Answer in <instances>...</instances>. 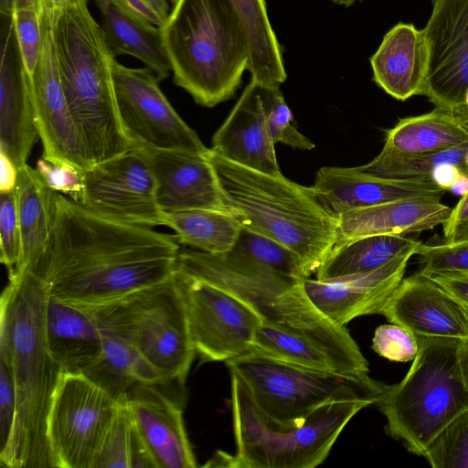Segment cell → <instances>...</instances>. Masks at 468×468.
Wrapping results in <instances>:
<instances>
[{"instance_id":"obj_1","label":"cell","mask_w":468,"mask_h":468,"mask_svg":"<svg viewBox=\"0 0 468 468\" xmlns=\"http://www.w3.org/2000/svg\"><path fill=\"white\" fill-rule=\"evenodd\" d=\"M179 252L176 235L106 218L58 193L49 238L27 266L50 297L90 306L168 280Z\"/></svg>"},{"instance_id":"obj_2","label":"cell","mask_w":468,"mask_h":468,"mask_svg":"<svg viewBox=\"0 0 468 468\" xmlns=\"http://www.w3.org/2000/svg\"><path fill=\"white\" fill-rule=\"evenodd\" d=\"M48 296L29 266L9 276L0 301V356L11 367L16 417L11 440L0 452L7 468H56L48 439L52 398L64 373L51 356L45 334Z\"/></svg>"},{"instance_id":"obj_3","label":"cell","mask_w":468,"mask_h":468,"mask_svg":"<svg viewBox=\"0 0 468 468\" xmlns=\"http://www.w3.org/2000/svg\"><path fill=\"white\" fill-rule=\"evenodd\" d=\"M176 271L220 287L250 304L263 322L304 336L321 347L338 372L368 375V363L346 326L326 318L312 303L304 278L290 275L230 250L179 252Z\"/></svg>"},{"instance_id":"obj_4","label":"cell","mask_w":468,"mask_h":468,"mask_svg":"<svg viewBox=\"0 0 468 468\" xmlns=\"http://www.w3.org/2000/svg\"><path fill=\"white\" fill-rule=\"evenodd\" d=\"M225 205L246 229L292 252L307 276L332 250L338 220L319 200L314 186L232 163L210 148Z\"/></svg>"},{"instance_id":"obj_5","label":"cell","mask_w":468,"mask_h":468,"mask_svg":"<svg viewBox=\"0 0 468 468\" xmlns=\"http://www.w3.org/2000/svg\"><path fill=\"white\" fill-rule=\"evenodd\" d=\"M52 24L65 97L92 165L130 150L115 99V57L88 0H74Z\"/></svg>"},{"instance_id":"obj_6","label":"cell","mask_w":468,"mask_h":468,"mask_svg":"<svg viewBox=\"0 0 468 468\" xmlns=\"http://www.w3.org/2000/svg\"><path fill=\"white\" fill-rule=\"evenodd\" d=\"M160 30L176 85L205 107L234 95L250 48L230 0H178Z\"/></svg>"},{"instance_id":"obj_7","label":"cell","mask_w":468,"mask_h":468,"mask_svg":"<svg viewBox=\"0 0 468 468\" xmlns=\"http://www.w3.org/2000/svg\"><path fill=\"white\" fill-rule=\"evenodd\" d=\"M231 374L234 455L218 452L204 466L230 468H314L328 456L343 429L371 399L324 405L304 420L281 423L255 404L245 383Z\"/></svg>"},{"instance_id":"obj_8","label":"cell","mask_w":468,"mask_h":468,"mask_svg":"<svg viewBox=\"0 0 468 468\" xmlns=\"http://www.w3.org/2000/svg\"><path fill=\"white\" fill-rule=\"evenodd\" d=\"M419 350L404 378L387 386L377 403L386 432L422 456L435 437L468 410V389L458 363L460 339L417 336Z\"/></svg>"},{"instance_id":"obj_9","label":"cell","mask_w":468,"mask_h":468,"mask_svg":"<svg viewBox=\"0 0 468 468\" xmlns=\"http://www.w3.org/2000/svg\"><path fill=\"white\" fill-rule=\"evenodd\" d=\"M226 365L242 379L259 409L281 423L301 422L335 401L371 399L377 404L387 388L368 375L318 371L251 352Z\"/></svg>"},{"instance_id":"obj_10","label":"cell","mask_w":468,"mask_h":468,"mask_svg":"<svg viewBox=\"0 0 468 468\" xmlns=\"http://www.w3.org/2000/svg\"><path fill=\"white\" fill-rule=\"evenodd\" d=\"M119 400L81 372H64L48 418L56 468H95Z\"/></svg>"},{"instance_id":"obj_11","label":"cell","mask_w":468,"mask_h":468,"mask_svg":"<svg viewBox=\"0 0 468 468\" xmlns=\"http://www.w3.org/2000/svg\"><path fill=\"white\" fill-rule=\"evenodd\" d=\"M115 99L122 130L132 146L208 154L197 133L178 115L148 68L112 61Z\"/></svg>"},{"instance_id":"obj_12","label":"cell","mask_w":468,"mask_h":468,"mask_svg":"<svg viewBox=\"0 0 468 468\" xmlns=\"http://www.w3.org/2000/svg\"><path fill=\"white\" fill-rule=\"evenodd\" d=\"M192 342L204 362L228 361L250 352L262 323L259 314L235 294L176 271Z\"/></svg>"},{"instance_id":"obj_13","label":"cell","mask_w":468,"mask_h":468,"mask_svg":"<svg viewBox=\"0 0 468 468\" xmlns=\"http://www.w3.org/2000/svg\"><path fill=\"white\" fill-rule=\"evenodd\" d=\"M135 343L140 357L163 385L184 383L196 350L176 272L168 280L143 290Z\"/></svg>"},{"instance_id":"obj_14","label":"cell","mask_w":468,"mask_h":468,"mask_svg":"<svg viewBox=\"0 0 468 468\" xmlns=\"http://www.w3.org/2000/svg\"><path fill=\"white\" fill-rule=\"evenodd\" d=\"M76 202L118 221L149 228L165 226L154 175L134 147L83 172L82 191Z\"/></svg>"},{"instance_id":"obj_15","label":"cell","mask_w":468,"mask_h":468,"mask_svg":"<svg viewBox=\"0 0 468 468\" xmlns=\"http://www.w3.org/2000/svg\"><path fill=\"white\" fill-rule=\"evenodd\" d=\"M40 15V54L35 72L29 78L35 122L43 147L42 158L52 163L70 165L83 173L92 163L65 97L53 24L42 1Z\"/></svg>"},{"instance_id":"obj_16","label":"cell","mask_w":468,"mask_h":468,"mask_svg":"<svg viewBox=\"0 0 468 468\" xmlns=\"http://www.w3.org/2000/svg\"><path fill=\"white\" fill-rule=\"evenodd\" d=\"M422 29L428 69L422 95L435 108L452 112L465 109L468 90V0H431Z\"/></svg>"},{"instance_id":"obj_17","label":"cell","mask_w":468,"mask_h":468,"mask_svg":"<svg viewBox=\"0 0 468 468\" xmlns=\"http://www.w3.org/2000/svg\"><path fill=\"white\" fill-rule=\"evenodd\" d=\"M142 292L100 304L79 306L96 324L102 344L101 357L81 373L117 400L133 383L163 385L157 374L142 360L136 347L135 324Z\"/></svg>"},{"instance_id":"obj_18","label":"cell","mask_w":468,"mask_h":468,"mask_svg":"<svg viewBox=\"0 0 468 468\" xmlns=\"http://www.w3.org/2000/svg\"><path fill=\"white\" fill-rule=\"evenodd\" d=\"M132 147L139 150L154 175L156 200L162 211H229L209 154Z\"/></svg>"},{"instance_id":"obj_19","label":"cell","mask_w":468,"mask_h":468,"mask_svg":"<svg viewBox=\"0 0 468 468\" xmlns=\"http://www.w3.org/2000/svg\"><path fill=\"white\" fill-rule=\"evenodd\" d=\"M410 250L373 271L318 280L304 279L306 292L314 305L334 324L346 326L353 319L380 314L403 279Z\"/></svg>"},{"instance_id":"obj_20","label":"cell","mask_w":468,"mask_h":468,"mask_svg":"<svg viewBox=\"0 0 468 468\" xmlns=\"http://www.w3.org/2000/svg\"><path fill=\"white\" fill-rule=\"evenodd\" d=\"M380 314L416 336L468 338L466 307L420 271L402 279Z\"/></svg>"},{"instance_id":"obj_21","label":"cell","mask_w":468,"mask_h":468,"mask_svg":"<svg viewBox=\"0 0 468 468\" xmlns=\"http://www.w3.org/2000/svg\"><path fill=\"white\" fill-rule=\"evenodd\" d=\"M158 385L136 382L126 391V401L156 468H196L180 406Z\"/></svg>"},{"instance_id":"obj_22","label":"cell","mask_w":468,"mask_h":468,"mask_svg":"<svg viewBox=\"0 0 468 468\" xmlns=\"http://www.w3.org/2000/svg\"><path fill=\"white\" fill-rule=\"evenodd\" d=\"M325 208L335 218L356 209L412 198L441 200L445 190L433 181H399L369 176L356 167H321L314 184Z\"/></svg>"},{"instance_id":"obj_23","label":"cell","mask_w":468,"mask_h":468,"mask_svg":"<svg viewBox=\"0 0 468 468\" xmlns=\"http://www.w3.org/2000/svg\"><path fill=\"white\" fill-rule=\"evenodd\" d=\"M37 137L30 78L23 67L10 19L1 45L0 152L19 169L27 165Z\"/></svg>"},{"instance_id":"obj_24","label":"cell","mask_w":468,"mask_h":468,"mask_svg":"<svg viewBox=\"0 0 468 468\" xmlns=\"http://www.w3.org/2000/svg\"><path fill=\"white\" fill-rule=\"evenodd\" d=\"M212 151L225 159L271 176L282 175L276 158L261 95L250 80L212 138Z\"/></svg>"},{"instance_id":"obj_25","label":"cell","mask_w":468,"mask_h":468,"mask_svg":"<svg viewBox=\"0 0 468 468\" xmlns=\"http://www.w3.org/2000/svg\"><path fill=\"white\" fill-rule=\"evenodd\" d=\"M452 208L441 200L402 199L352 210L337 218L333 248L356 239L376 235H406L442 225Z\"/></svg>"},{"instance_id":"obj_26","label":"cell","mask_w":468,"mask_h":468,"mask_svg":"<svg viewBox=\"0 0 468 468\" xmlns=\"http://www.w3.org/2000/svg\"><path fill=\"white\" fill-rule=\"evenodd\" d=\"M373 80L388 95L406 101L422 95L428 51L422 29L399 22L389 29L370 58Z\"/></svg>"},{"instance_id":"obj_27","label":"cell","mask_w":468,"mask_h":468,"mask_svg":"<svg viewBox=\"0 0 468 468\" xmlns=\"http://www.w3.org/2000/svg\"><path fill=\"white\" fill-rule=\"evenodd\" d=\"M45 334L48 350L64 372H83L101 357V337L94 321L79 306L49 295Z\"/></svg>"},{"instance_id":"obj_28","label":"cell","mask_w":468,"mask_h":468,"mask_svg":"<svg viewBox=\"0 0 468 468\" xmlns=\"http://www.w3.org/2000/svg\"><path fill=\"white\" fill-rule=\"evenodd\" d=\"M94 2L101 15L104 38L113 56H133L151 69L159 81L165 80L172 68L160 27L128 15L110 0Z\"/></svg>"},{"instance_id":"obj_29","label":"cell","mask_w":468,"mask_h":468,"mask_svg":"<svg viewBox=\"0 0 468 468\" xmlns=\"http://www.w3.org/2000/svg\"><path fill=\"white\" fill-rule=\"evenodd\" d=\"M468 144V131L455 112L435 108L400 119L385 137L381 154L416 155L442 152Z\"/></svg>"},{"instance_id":"obj_30","label":"cell","mask_w":468,"mask_h":468,"mask_svg":"<svg viewBox=\"0 0 468 468\" xmlns=\"http://www.w3.org/2000/svg\"><path fill=\"white\" fill-rule=\"evenodd\" d=\"M58 193L45 182L37 168L27 164L18 169L15 195L22 258L17 271L25 268L47 243L55 220Z\"/></svg>"},{"instance_id":"obj_31","label":"cell","mask_w":468,"mask_h":468,"mask_svg":"<svg viewBox=\"0 0 468 468\" xmlns=\"http://www.w3.org/2000/svg\"><path fill=\"white\" fill-rule=\"evenodd\" d=\"M420 241L405 235H376L351 240L333 248L315 272V279L327 280L380 268Z\"/></svg>"},{"instance_id":"obj_32","label":"cell","mask_w":468,"mask_h":468,"mask_svg":"<svg viewBox=\"0 0 468 468\" xmlns=\"http://www.w3.org/2000/svg\"><path fill=\"white\" fill-rule=\"evenodd\" d=\"M248 36L251 80L280 86L286 80L281 46L271 26L264 0H230Z\"/></svg>"},{"instance_id":"obj_33","label":"cell","mask_w":468,"mask_h":468,"mask_svg":"<svg viewBox=\"0 0 468 468\" xmlns=\"http://www.w3.org/2000/svg\"><path fill=\"white\" fill-rule=\"evenodd\" d=\"M165 226L176 231L180 244L211 254L230 251L243 228L230 212L217 209L165 212Z\"/></svg>"},{"instance_id":"obj_34","label":"cell","mask_w":468,"mask_h":468,"mask_svg":"<svg viewBox=\"0 0 468 468\" xmlns=\"http://www.w3.org/2000/svg\"><path fill=\"white\" fill-rule=\"evenodd\" d=\"M250 352L314 370L338 372L331 357L316 344L263 321L258 328Z\"/></svg>"},{"instance_id":"obj_35","label":"cell","mask_w":468,"mask_h":468,"mask_svg":"<svg viewBox=\"0 0 468 468\" xmlns=\"http://www.w3.org/2000/svg\"><path fill=\"white\" fill-rule=\"evenodd\" d=\"M95 468H156L135 427L125 394L119 399Z\"/></svg>"},{"instance_id":"obj_36","label":"cell","mask_w":468,"mask_h":468,"mask_svg":"<svg viewBox=\"0 0 468 468\" xmlns=\"http://www.w3.org/2000/svg\"><path fill=\"white\" fill-rule=\"evenodd\" d=\"M467 152L468 144L426 154L391 155L379 153L371 162L357 168L369 176L384 179L432 181V170L441 163L454 164L467 174L465 166Z\"/></svg>"},{"instance_id":"obj_37","label":"cell","mask_w":468,"mask_h":468,"mask_svg":"<svg viewBox=\"0 0 468 468\" xmlns=\"http://www.w3.org/2000/svg\"><path fill=\"white\" fill-rule=\"evenodd\" d=\"M232 250L262 265L301 278H309L301 261L280 243L242 228Z\"/></svg>"},{"instance_id":"obj_38","label":"cell","mask_w":468,"mask_h":468,"mask_svg":"<svg viewBox=\"0 0 468 468\" xmlns=\"http://www.w3.org/2000/svg\"><path fill=\"white\" fill-rule=\"evenodd\" d=\"M422 456L432 468H468V410L449 423Z\"/></svg>"},{"instance_id":"obj_39","label":"cell","mask_w":468,"mask_h":468,"mask_svg":"<svg viewBox=\"0 0 468 468\" xmlns=\"http://www.w3.org/2000/svg\"><path fill=\"white\" fill-rule=\"evenodd\" d=\"M261 95L273 143H282L299 150H313L314 144L292 124V112L286 104L279 86L261 83Z\"/></svg>"},{"instance_id":"obj_40","label":"cell","mask_w":468,"mask_h":468,"mask_svg":"<svg viewBox=\"0 0 468 468\" xmlns=\"http://www.w3.org/2000/svg\"><path fill=\"white\" fill-rule=\"evenodd\" d=\"M41 0L16 8L10 17L23 67L31 78L41 48Z\"/></svg>"},{"instance_id":"obj_41","label":"cell","mask_w":468,"mask_h":468,"mask_svg":"<svg viewBox=\"0 0 468 468\" xmlns=\"http://www.w3.org/2000/svg\"><path fill=\"white\" fill-rule=\"evenodd\" d=\"M416 254L420 258V272L468 274V239L454 242L420 243Z\"/></svg>"},{"instance_id":"obj_42","label":"cell","mask_w":468,"mask_h":468,"mask_svg":"<svg viewBox=\"0 0 468 468\" xmlns=\"http://www.w3.org/2000/svg\"><path fill=\"white\" fill-rule=\"evenodd\" d=\"M22 240L15 189L0 192V260L9 275L19 268Z\"/></svg>"},{"instance_id":"obj_43","label":"cell","mask_w":468,"mask_h":468,"mask_svg":"<svg viewBox=\"0 0 468 468\" xmlns=\"http://www.w3.org/2000/svg\"><path fill=\"white\" fill-rule=\"evenodd\" d=\"M372 348L380 356L390 361L408 362L418 354L417 336L405 327L397 324H382L376 328Z\"/></svg>"},{"instance_id":"obj_44","label":"cell","mask_w":468,"mask_h":468,"mask_svg":"<svg viewBox=\"0 0 468 468\" xmlns=\"http://www.w3.org/2000/svg\"><path fill=\"white\" fill-rule=\"evenodd\" d=\"M16 417V391L9 362L0 356V452L8 445Z\"/></svg>"},{"instance_id":"obj_45","label":"cell","mask_w":468,"mask_h":468,"mask_svg":"<svg viewBox=\"0 0 468 468\" xmlns=\"http://www.w3.org/2000/svg\"><path fill=\"white\" fill-rule=\"evenodd\" d=\"M36 168L52 189L78 201L83 186L82 172L70 165L52 163L42 157Z\"/></svg>"},{"instance_id":"obj_46","label":"cell","mask_w":468,"mask_h":468,"mask_svg":"<svg viewBox=\"0 0 468 468\" xmlns=\"http://www.w3.org/2000/svg\"><path fill=\"white\" fill-rule=\"evenodd\" d=\"M444 240L454 242L468 239V194L463 196L452 208L442 224Z\"/></svg>"},{"instance_id":"obj_47","label":"cell","mask_w":468,"mask_h":468,"mask_svg":"<svg viewBox=\"0 0 468 468\" xmlns=\"http://www.w3.org/2000/svg\"><path fill=\"white\" fill-rule=\"evenodd\" d=\"M128 15L160 27L165 21L144 0H110Z\"/></svg>"},{"instance_id":"obj_48","label":"cell","mask_w":468,"mask_h":468,"mask_svg":"<svg viewBox=\"0 0 468 468\" xmlns=\"http://www.w3.org/2000/svg\"><path fill=\"white\" fill-rule=\"evenodd\" d=\"M430 277L447 290L463 305L468 307L467 273H441L430 275Z\"/></svg>"},{"instance_id":"obj_49","label":"cell","mask_w":468,"mask_h":468,"mask_svg":"<svg viewBox=\"0 0 468 468\" xmlns=\"http://www.w3.org/2000/svg\"><path fill=\"white\" fill-rule=\"evenodd\" d=\"M466 174L463 169L452 163L437 165L431 174V180L443 190H450L461 175ZM467 175V174H466Z\"/></svg>"},{"instance_id":"obj_50","label":"cell","mask_w":468,"mask_h":468,"mask_svg":"<svg viewBox=\"0 0 468 468\" xmlns=\"http://www.w3.org/2000/svg\"><path fill=\"white\" fill-rule=\"evenodd\" d=\"M0 192L13 191L17 181L18 168L2 152H0Z\"/></svg>"},{"instance_id":"obj_51","label":"cell","mask_w":468,"mask_h":468,"mask_svg":"<svg viewBox=\"0 0 468 468\" xmlns=\"http://www.w3.org/2000/svg\"><path fill=\"white\" fill-rule=\"evenodd\" d=\"M458 363L465 388L468 389V338L460 339L458 344Z\"/></svg>"},{"instance_id":"obj_52","label":"cell","mask_w":468,"mask_h":468,"mask_svg":"<svg viewBox=\"0 0 468 468\" xmlns=\"http://www.w3.org/2000/svg\"><path fill=\"white\" fill-rule=\"evenodd\" d=\"M74 0H42L44 8L52 22H56L67 6Z\"/></svg>"},{"instance_id":"obj_53","label":"cell","mask_w":468,"mask_h":468,"mask_svg":"<svg viewBox=\"0 0 468 468\" xmlns=\"http://www.w3.org/2000/svg\"><path fill=\"white\" fill-rule=\"evenodd\" d=\"M38 0H0V10L3 16L11 17L14 10L19 6L37 2Z\"/></svg>"},{"instance_id":"obj_54","label":"cell","mask_w":468,"mask_h":468,"mask_svg":"<svg viewBox=\"0 0 468 468\" xmlns=\"http://www.w3.org/2000/svg\"><path fill=\"white\" fill-rule=\"evenodd\" d=\"M147 2L155 12L163 18L165 22L171 12L168 5V0H144Z\"/></svg>"},{"instance_id":"obj_55","label":"cell","mask_w":468,"mask_h":468,"mask_svg":"<svg viewBox=\"0 0 468 468\" xmlns=\"http://www.w3.org/2000/svg\"><path fill=\"white\" fill-rule=\"evenodd\" d=\"M450 190L457 196H464L468 194V175L463 174L454 182Z\"/></svg>"},{"instance_id":"obj_56","label":"cell","mask_w":468,"mask_h":468,"mask_svg":"<svg viewBox=\"0 0 468 468\" xmlns=\"http://www.w3.org/2000/svg\"><path fill=\"white\" fill-rule=\"evenodd\" d=\"M462 125L468 131V111L463 109L455 112Z\"/></svg>"},{"instance_id":"obj_57","label":"cell","mask_w":468,"mask_h":468,"mask_svg":"<svg viewBox=\"0 0 468 468\" xmlns=\"http://www.w3.org/2000/svg\"><path fill=\"white\" fill-rule=\"evenodd\" d=\"M334 3H336L338 5H344L346 6H349L352 4H354L356 0H331Z\"/></svg>"},{"instance_id":"obj_58","label":"cell","mask_w":468,"mask_h":468,"mask_svg":"<svg viewBox=\"0 0 468 468\" xmlns=\"http://www.w3.org/2000/svg\"><path fill=\"white\" fill-rule=\"evenodd\" d=\"M465 166H466V170H467V174H468V152L465 155Z\"/></svg>"},{"instance_id":"obj_59","label":"cell","mask_w":468,"mask_h":468,"mask_svg":"<svg viewBox=\"0 0 468 468\" xmlns=\"http://www.w3.org/2000/svg\"><path fill=\"white\" fill-rule=\"evenodd\" d=\"M465 107H466V109L468 111V90H467L466 95H465Z\"/></svg>"},{"instance_id":"obj_60","label":"cell","mask_w":468,"mask_h":468,"mask_svg":"<svg viewBox=\"0 0 468 468\" xmlns=\"http://www.w3.org/2000/svg\"><path fill=\"white\" fill-rule=\"evenodd\" d=\"M169 1H171V3L173 4V5H176V4L178 2V0H169Z\"/></svg>"},{"instance_id":"obj_61","label":"cell","mask_w":468,"mask_h":468,"mask_svg":"<svg viewBox=\"0 0 468 468\" xmlns=\"http://www.w3.org/2000/svg\"><path fill=\"white\" fill-rule=\"evenodd\" d=\"M466 313H467V315H468V307H466Z\"/></svg>"}]
</instances>
